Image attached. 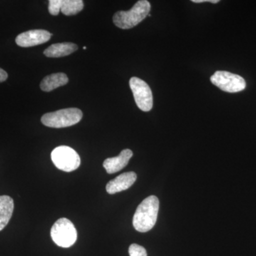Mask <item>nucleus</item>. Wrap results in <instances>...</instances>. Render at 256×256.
I'll return each instance as SVG.
<instances>
[{
	"mask_svg": "<svg viewBox=\"0 0 256 256\" xmlns=\"http://www.w3.org/2000/svg\"><path fill=\"white\" fill-rule=\"evenodd\" d=\"M160 202L158 197L150 196L138 206L133 216L134 229L141 233L149 232L156 225L159 212Z\"/></svg>",
	"mask_w": 256,
	"mask_h": 256,
	"instance_id": "1",
	"label": "nucleus"
},
{
	"mask_svg": "<svg viewBox=\"0 0 256 256\" xmlns=\"http://www.w3.org/2000/svg\"><path fill=\"white\" fill-rule=\"evenodd\" d=\"M151 5L146 0H140L128 11H119L114 14V22L122 30H129L137 26L149 14Z\"/></svg>",
	"mask_w": 256,
	"mask_h": 256,
	"instance_id": "2",
	"label": "nucleus"
},
{
	"mask_svg": "<svg viewBox=\"0 0 256 256\" xmlns=\"http://www.w3.org/2000/svg\"><path fill=\"white\" fill-rule=\"evenodd\" d=\"M82 111L76 108L62 109L48 112L42 117V122L47 127L63 128L70 127L80 122L82 119Z\"/></svg>",
	"mask_w": 256,
	"mask_h": 256,
	"instance_id": "3",
	"label": "nucleus"
},
{
	"mask_svg": "<svg viewBox=\"0 0 256 256\" xmlns=\"http://www.w3.org/2000/svg\"><path fill=\"white\" fill-rule=\"evenodd\" d=\"M52 240L58 246H72L77 240V230L74 224L68 218L57 220L50 230Z\"/></svg>",
	"mask_w": 256,
	"mask_h": 256,
	"instance_id": "4",
	"label": "nucleus"
},
{
	"mask_svg": "<svg viewBox=\"0 0 256 256\" xmlns=\"http://www.w3.org/2000/svg\"><path fill=\"white\" fill-rule=\"evenodd\" d=\"M52 162L58 170L73 172L78 169L80 164V158L78 153L68 146H60L52 151Z\"/></svg>",
	"mask_w": 256,
	"mask_h": 256,
	"instance_id": "5",
	"label": "nucleus"
},
{
	"mask_svg": "<svg viewBox=\"0 0 256 256\" xmlns=\"http://www.w3.org/2000/svg\"><path fill=\"white\" fill-rule=\"evenodd\" d=\"M210 80L214 85L225 92H240L246 87V80L240 76L225 70L216 72L210 76Z\"/></svg>",
	"mask_w": 256,
	"mask_h": 256,
	"instance_id": "6",
	"label": "nucleus"
},
{
	"mask_svg": "<svg viewBox=\"0 0 256 256\" xmlns=\"http://www.w3.org/2000/svg\"><path fill=\"white\" fill-rule=\"evenodd\" d=\"M130 86L138 107L144 112L151 110L153 106V96L148 84L142 79L132 77L130 80Z\"/></svg>",
	"mask_w": 256,
	"mask_h": 256,
	"instance_id": "7",
	"label": "nucleus"
},
{
	"mask_svg": "<svg viewBox=\"0 0 256 256\" xmlns=\"http://www.w3.org/2000/svg\"><path fill=\"white\" fill-rule=\"evenodd\" d=\"M52 34L44 30H34L23 32L16 38V43L21 47H32L50 41Z\"/></svg>",
	"mask_w": 256,
	"mask_h": 256,
	"instance_id": "8",
	"label": "nucleus"
},
{
	"mask_svg": "<svg viewBox=\"0 0 256 256\" xmlns=\"http://www.w3.org/2000/svg\"><path fill=\"white\" fill-rule=\"evenodd\" d=\"M137 174L133 172L124 173L120 174L117 178L110 180L106 185V191L110 194L118 193L124 191L136 182Z\"/></svg>",
	"mask_w": 256,
	"mask_h": 256,
	"instance_id": "9",
	"label": "nucleus"
},
{
	"mask_svg": "<svg viewBox=\"0 0 256 256\" xmlns=\"http://www.w3.org/2000/svg\"><path fill=\"white\" fill-rule=\"evenodd\" d=\"M133 156L132 150H124L120 154L114 158H108L104 162V166L108 174H114L126 168Z\"/></svg>",
	"mask_w": 256,
	"mask_h": 256,
	"instance_id": "10",
	"label": "nucleus"
},
{
	"mask_svg": "<svg viewBox=\"0 0 256 256\" xmlns=\"http://www.w3.org/2000/svg\"><path fill=\"white\" fill-rule=\"evenodd\" d=\"M78 50V46L70 42L54 44L50 45L44 52V54L50 58L66 56Z\"/></svg>",
	"mask_w": 256,
	"mask_h": 256,
	"instance_id": "11",
	"label": "nucleus"
},
{
	"mask_svg": "<svg viewBox=\"0 0 256 256\" xmlns=\"http://www.w3.org/2000/svg\"><path fill=\"white\" fill-rule=\"evenodd\" d=\"M68 82V76L65 74H53L47 76L42 80L40 88L43 92H50L57 88L63 86Z\"/></svg>",
	"mask_w": 256,
	"mask_h": 256,
	"instance_id": "12",
	"label": "nucleus"
},
{
	"mask_svg": "<svg viewBox=\"0 0 256 256\" xmlns=\"http://www.w3.org/2000/svg\"><path fill=\"white\" fill-rule=\"evenodd\" d=\"M14 200L9 196H0V232L9 223L14 210Z\"/></svg>",
	"mask_w": 256,
	"mask_h": 256,
	"instance_id": "13",
	"label": "nucleus"
},
{
	"mask_svg": "<svg viewBox=\"0 0 256 256\" xmlns=\"http://www.w3.org/2000/svg\"><path fill=\"white\" fill-rule=\"evenodd\" d=\"M84 8L82 0H60V11L66 16L78 14Z\"/></svg>",
	"mask_w": 256,
	"mask_h": 256,
	"instance_id": "14",
	"label": "nucleus"
},
{
	"mask_svg": "<svg viewBox=\"0 0 256 256\" xmlns=\"http://www.w3.org/2000/svg\"><path fill=\"white\" fill-rule=\"evenodd\" d=\"M129 254L130 256H148L146 248L136 244L129 247Z\"/></svg>",
	"mask_w": 256,
	"mask_h": 256,
	"instance_id": "15",
	"label": "nucleus"
},
{
	"mask_svg": "<svg viewBox=\"0 0 256 256\" xmlns=\"http://www.w3.org/2000/svg\"><path fill=\"white\" fill-rule=\"evenodd\" d=\"M60 11V0H50L48 2V12L50 14L57 16Z\"/></svg>",
	"mask_w": 256,
	"mask_h": 256,
	"instance_id": "16",
	"label": "nucleus"
},
{
	"mask_svg": "<svg viewBox=\"0 0 256 256\" xmlns=\"http://www.w3.org/2000/svg\"><path fill=\"white\" fill-rule=\"evenodd\" d=\"M8 78V74L3 70L2 68H0V82H4Z\"/></svg>",
	"mask_w": 256,
	"mask_h": 256,
	"instance_id": "17",
	"label": "nucleus"
},
{
	"mask_svg": "<svg viewBox=\"0 0 256 256\" xmlns=\"http://www.w3.org/2000/svg\"><path fill=\"white\" fill-rule=\"evenodd\" d=\"M192 2L194 3L210 2L213 4H217L220 2V0H192Z\"/></svg>",
	"mask_w": 256,
	"mask_h": 256,
	"instance_id": "18",
	"label": "nucleus"
},
{
	"mask_svg": "<svg viewBox=\"0 0 256 256\" xmlns=\"http://www.w3.org/2000/svg\"><path fill=\"white\" fill-rule=\"evenodd\" d=\"M84 48V50H86L87 48H86V47L84 46V48Z\"/></svg>",
	"mask_w": 256,
	"mask_h": 256,
	"instance_id": "19",
	"label": "nucleus"
}]
</instances>
